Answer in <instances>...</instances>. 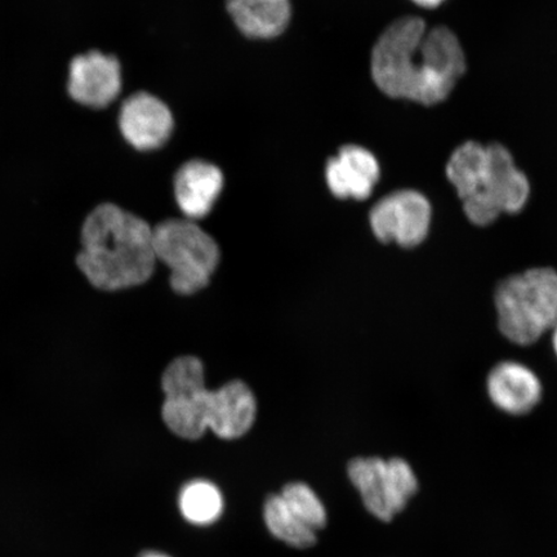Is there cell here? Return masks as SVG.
I'll use <instances>...</instances> for the list:
<instances>
[{"mask_svg": "<svg viewBox=\"0 0 557 557\" xmlns=\"http://www.w3.org/2000/svg\"><path fill=\"white\" fill-rule=\"evenodd\" d=\"M465 72V52L456 34L445 26L428 30L420 17L394 21L373 47V81L392 99L426 107L441 103Z\"/></svg>", "mask_w": 557, "mask_h": 557, "instance_id": "cell-1", "label": "cell"}, {"mask_svg": "<svg viewBox=\"0 0 557 557\" xmlns=\"http://www.w3.org/2000/svg\"><path fill=\"white\" fill-rule=\"evenodd\" d=\"M165 400L163 420L187 441H197L206 431L233 441L253 426L257 404L252 392L242 381H233L211 392L205 385V368L194 357L173 360L162 380Z\"/></svg>", "mask_w": 557, "mask_h": 557, "instance_id": "cell-2", "label": "cell"}, {"mask_svg": "<svg viewBox=\"0 0 557 557\" xmlns=\"http://www.w3.org/2000/svg\"><path fill=\"white\" fill-rule=\"evenodd\" d=\"M152 227L115 205L96 207L82 227L76 264L97 289L137 287L156 270Z\"/></svg>", "mask_w": 557, "mask_h": 557, "instance_id": "cell-3", "label": "cell"}, {"mask_svg": "<svg viewBox=\"0 0 557 557\" xmlns=\"http://www.w3.org/2000/svg\"><path fill=\"white\" fill-rule=\"evenodd\" d=\"M500 333L511 343H537L557 322V273L539 268L508 276L496 289Z\"/></svg>", "mask_w": 557, "mask_h": 557, "instance_id": "cell-4", "label": "cell"}, {"mask_svg": "<svg viewBox=\"0 0 557 557\" xmlns=\"http://www.w3.org/2000/svg\"><path fill=\"white\" fill-rule=\"evenodd\" d=\"M157 261L171 270V287L189 296L207 287L220 262V248L193 220L172 219L152 228Z\"/></svg>", "mask_w": 557, "mask_h": 557, "instance_id": "cell-5", "label": "cell"}, {"mask_svg": "<svg viewBox=\"0 0 557 557\" xmlns=\"http://www.w3.org/2000/svg\"><path fill=\"white\" fill-rule=\"evenodd\" d=\"M487 164L479 190L463 200V211L476 226L493 224L503 213H518L525 207L531 186L515 165L504 145L486 146Z\"/></svg>", "mask_w": 557, "mask_h": 557, "instance_id": "cell-6", "label": "cell"}, {"mask_svg": "<svg viewBox=\"0 0 557 557\" xmlns=\"http://www.w3.org/2000/svg\"><path fill=\"white\" fill-rule=\"evenodd\" d=\"M348 478L360 493L367 510L381 521H392L418 491L416 473L401 458H355Z\"/></svg>", "mask_w": 557, "mask_h": 557, "instance_id": "cell-7", "label": "cell"}, {"mask_svg": "<svg viewBox=\"0 0 557 557\" xmlns=\"http://www.w3.org/2000/svg\"><path fill=\"white\" fill-rule=\"evenodd\" d=\"M433 209L421 193L400 190L387 195L369 215L375 238L413 248L428 238Z\"/></svg>", "mask_w": 557, "mask_h": 557, "instance_id": "cell-8", "label": "cell"}, {"mask_svg": "<svg viewBox=\"0 0 557 557\" xmlns=\"http://www.w3.org/2000/svg\"><path fill=\"white\" fill-rule=\"evenodd\" d=\"M122 82V67L114 55L89 51L70 62L67 94L85 107H109L120 96Z\"/></svg>", "mask_w": 557, "mask_h": 557, "instance_id": "cell-9", "label": "cell"}, {"mask_svg": "<svg viewBox=\"0 0 557 557\" xmlns=\"http://www.w3.org/2000/svg\"><path fill=\"white\" fill-rule=\"evenodd\" d=\"M173 124L169 107L148 92L132 95L124 101L120 111L123 137L141 151L163 146L172 135Z\"/></svg>", "mask_w": 557, "mask_h": 557, "instance_id": "cell-10", "label": "cell"}, {"mask_svg": "<svg viewBox=\"0 0 557 557\" xmlns=\"http://www.w3.org/2000/svg\"><path fill=\"white\" fill-rule=\"evenodd\" d=\"M381 176L380 164L371 151L347 145L330 159L325 169L326 184L339 199L364 200L371 197Z\"/></svg>", "mask_w": 557, "mask_h": 557, "instance_id": "cell-11", "label": "cell"}, {"mask_svg": "<svg viewBox=\"0 0 557 557\" xmlns=\"http://www.w3.org/2000/svg\"><path fill=\"white\" fill-rule=\"evenodd\" d=\"M486 388L494 406L515 416L531 412L542 395L537 375L517 361L494 367L487 375Z\"/></svg>", "mask_w": 557, "mask_h": 557, "instance_id": "cell-12", "label": "cell"}, {"mask_svg": "<svg viewBox=\"0 0 557 557\" xmlns=\"http://www.w3.org/2000/svg\"><path fill=\"white\" fill-rule=\"evenodd\" d=\"M224 187V174L206 160H190L174 177L177 205L189 220L203 219L212 211Z\"/></svg>", "mask_w": 557, "mask_h": 557, "instance_id": "cell-13", "label": "cell"}, {"mask_svg": "<svg viewBox=\"0 0 557 557\" xmlns=\"http://www.w3.org/2000/svg\"><path fill=\"white\" fill-rule=\"evenodd\" d=\"M227 11L238 29L255 39H271L289 24L290 0H227Z\"/></svg>", "mask_w": 557, "mask_h": 557, "instance_id": "cell-14", "label": "cell"}, {"mask_svg": "<svg viewBox=\"0 0 557 557\" xmlns=\"http://www.w3.org/2000/svg\"><path fill=\"white\" fill-rule=\"evenodd\" d=\"M486 146L466 143L453 152L447 164V177L462 201L479 190L486 171Z\"/></svg>", "mask_w": 557, "mask_h": 557, "instance_id": "cell-15", "label": "cell"}, {"mask_svg": "<svg viewBox=\"0 0 557 557\" xmlns=\"http://www.w3.org/2000/svg\"><path fill=\"white\" fill-rule=\"evenodd\" d=\"M180 511L194 525H211L224 511V498L218 486L207 480L187 483L178 497Z\"/></svg>", "mask_w": 557, "mask_h": 557, "instance_id": "cell-16", "label": "cell"}, {"mask_svg": "<svg viewBox=\"0 0 557 557\" xmlns=\"http://www.w3.org/2000/svg\"><path fill=\"white\" fill-rule=\"evenodd\" d=\"M263 519L271 534L295 548L315 545L317 532L311 531L289 510L281 494H273L263 506Z\"/></svg>", "mask_w": 557, "mask_h": 557, "instance_id": "cell-17", "label": "cell"}, {"mask_svg": "<svg viewBox=\"0 0 557 557\" xmlns=\"http://www.w3.org/2000/svg\"><path fill=\"white\" fill-rule=\"evenodd\" d=\"M281 496L289 510L313 532L326 525L325 507L309 485L290 483L284 486Z\"/></svg>", "mask_w": 557, "mask_h": 557, "instance_id": "cell-18", "label": "cell"}, {"mask_svg": "<svg viewBox=\"0 0 557 557\" xmlns=\"http://www.w3.org/2000/svg\"><path fill=\"white\" fill-rule=\"evenodd\" d=\"M416 4L423 7V9H435L441 5L444 0H412Z\"/></svg>", "mask_w": 557, "mask_h": 557, "instance_id": "cell-19", "label": "cell"}, {"mask_svg": "<svg viewBox=\"0 0 557 557\" xmlns=\"http://www.w3.org/2000/svg\"><path fill=\"white\" fill-rule=\"evenodd\" d=\"M139 557H171V556L165 555L163 553H159V552H145L141 555H139Z\"/></svg>", "mask_w": 557, "mask_h": 557, "instance_id": "cell-20", "label": "cell"}, {"mask_svg": "<svg viewBox=\"0 0 557 557\" xmlns=\"http://www.w3.org/2000/svg\"><path fill=\"white\" fill-rule=\"evenodd\" d=\"M553 345L555 348V352L557 355V322L555 323L554 329H553Z\"/></svg>", "mask_w": 557, "mask_h": 557, "instance_id": "cell-21", "label": "cell"}]
</instances>
